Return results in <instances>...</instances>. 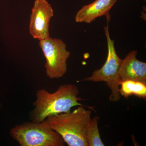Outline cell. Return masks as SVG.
Here are the masks:
<instances>
[{"mask_svg":"<svg viewBox=\"0 0 146 146\" xmlns=\"http://www.w3.org/2000/svg\"><path fill=\"white\" fill-rule=\"evenodd\" d=\"M144 1H146V0H144Z\"/></svg>","mask_w":146,"mask_h":146,"instance_id":"12","label":"cell"},{"mask_svg":"<svg viewBox=\"0 0 146 146\" xmlns=\"http://www.w3.org/2000/svg\"><path fill=\"white\" fill-rule=\"evenodd\" d=\"M10 136L21 146H63L65 142L46 119L26 122L11 129Z\"/></svg>","mask_w":146,"mask_h":146,"instance_id":"3","label":"cell"},{"mask_svg":"<svg viewBox=\"0 0 146 146\" xmlns=\"http://www.w3.org/2000/svg\"><path fill=\"white\" fill-rule=\"evenodd\" d=\"M85 107L79 106L72 112L50 116L46 119L68 146H89L86 130L91 120V111Z\"/></svg>","mask_w":146,"mask_h":146,"instance_id":"2","label":"cell"},{"mask_svg":"<svg viewBox=\"0 0 146 146\" xmlns=\"http://www.w3.org/2000/svg\"><path fill=\"white\" fill-rule=\"evenodd\" d=\"M117 0H95L94 2L84 6L78 11L75 17L76 22L90 24L96 18L106 16L108 22L110 20L109 12Z\"/></svg>","mask_w":146,"mask_h":146,"instance_id":"8","label":"cell"},{"mask_svg":"<svg viewBox=\"0 0 146 146\" xmlns=\"http://www.w3.org/2000/svg\"><path fill=\"white\" fill-rule=\"evenodd\" d=\"M53 16V9L47 1L35 0L29 26L30 34L33 38L40 41L50 36V23Z\"/></svg>","mask_w":146,"mask_h":146,"instance_id":"6","label":"cell"},{"mask_svg":"<svg viewBox=\"0 0 146 146\" xmlns=\"http://www.w3.org/2000/svg\"><path fill=\"white\" fill-rule=\"evenodd\" d=\"M108 23V22L107 25L104 27L108 46L106 61L100 69L95 70L90 76L81 81L106 82L111 91L109 100L117 102L119 101L121 98L119 92V86L121 84L119 78V71L123 59L118 56L115 49V41L110 38Z\"/></svg>","mask_w":146,"mask_h":146,"instance_id":"4","label":"cell"},{"mask_svg":"<svg viewBox=\"0 0 146 146\" xmlns=\"http://www.w3.org/2000/svg\"><path fill=\"white\" fill-rule=\"evenodd\" d=\"M119 89L121 96L128 98L133 96L146 100V84L140 82L127 80L121 82Z\"/></svg>","mask_w":146,"mask_h":146,"instance_id":"9","label":"cell"},{"mask_svg":"<svg viewBox=\"0 0 146 146\" xmlns=\"http://www.w3.org/2000/svg\"><path fill=\"white\" fill-rule=\"evenodd\" d=\"M39 46L46 59L44 67L47 76L53 79L65 75L67 71V60L70 56L65 42L49 36L40 40Z\"/></svg>","mask_w":146,"mask_h":146,"instance_id":"5","label":"cell"},{"mask_svg":"<svg viewBox=\"0 0 146 146\" xmlns=\"http://www.w3.org/2000/svg\"><path fill=\"white\" fill-rule=\"evenodd\" d=\"M79 91L76 85L70 84L60 85L55 92L49 93L45 89L38 90L36 93V100L33 103L34 109L31 112V121L40 122L48 117L71 112L72 108L83 106L79 102L82 100L78 96Z\"/></svg>","mask_w":146,"mask_h":146,"instance_id":"1","label":"cell"},{"mask_svg":"<svg viewBox=\"0 0 146 146\" xmlns=\"http://www.w3.org/2000/svg\"><path fill=\"white\" fill-rule=\"evenodd\" d=\"M142 14H141V17L142 18H143V19H144V20H145V12H142Z\"/></svg>","mask_w":146,"mask_h":146,"instance_id":"11","label":"cell"},{"mask_svg":"<svg viewBox=\"0 0 146 146\" xmlns=\"http://www.w3.org/2000/svg\"><path fill=\"white\" fill-rule=\"evenodd\" d=\"M99 117L96 116L91 120L86 129V136L89 146H104L100 136L98 128Z\"/></svg>","mask_w":146,"mask_h":146,"instance_id":"10","label":"cell"},{"mask_svg":"<svg viewBox=\"0 0 146 146\" xmlns=\"http://www.w3.org/2000/svg\"><path fill=\"white\" fill-rule=\"evenodd\" d=\"M137 53L136 50L131 51L123 59L119 71L120 83L131 80L146 84V63L137 59Z\"/></svg>","mask_w":146,"mask_h":146,"instance_id":"7","label":"cell"}]
</instances>
